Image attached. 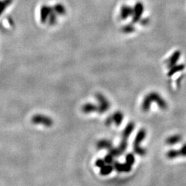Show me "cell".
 Segmentation results:
<instances>
[{
  "label": "cell",
  "instance_id": "obj_1",
  "mask_svg": "<svg viewBox=\"0 0 186 186\" xmlns=\"http://www.w3.org/2000/svg\"><path fill=\"white\" fill-rule=\"evenodd\" d=\"M152 102H155L158 105V106L162 110H165L168 108L167 102L161 97V96L157 92H152L147 94L143 99L142 104V110L146 112V113L150 109V105H151Z\"/></svg>",
  "mask_w": 186,
  "mask_h": 186
},
{
  "label": "cell",
  "instance_id": "obj_2",
  "mask_svg": "<svg viewBox=\"0 0 186 186\" xmlns=\"http://www.w3.org/2000/svg\"><path fill=\"white\" fill-rule=\"evenodd\" d=\"M146 130L141 129L137 134L133 143V149L134 152L142 156L146 155V150L140 146V143L144 140V139L146 138Z\"/></svg>",
  "mask_w": 186,
  "mask_h": 186
},
{
  "label": "cell",
  "instance_id": "obj_3",
  "mask_svg": "<svg viewBox=\"0 0 186 186\" xmlns=\"http://www.w3.org/2000/svg\"><path fill=\"white\" fill-rule=\"evenodd\" d=\"M96 98H97L99 103V106L97 110L98 113L100 114L106 113L110 107V102H109L108 99L105 98V97H104V96L102 94H101V93H97V94H96Z\"/></svg>",
  "mask_w": 186,
  "mask_h": 186
},
{
  "label": "cell",
  "instance_id": "obj_4",
  "mask_svg": "<svg viewBox=\"0 0 186 186\" xmlns=\"http://www.w3.org/2000/svg\"><path fill=\"white\" fill-rule=\"evenodd\" d=\"M113 168L119 172H129L132 170V166L128 163H121L117 161L114 162Z\"/></svg>",
  "mask_w": 186,
  "mask_h": 186
},
{
  "label": "cell",
  "instance_id": "obj_5",
  "mask_svg": "<svg viewBox=\"0 0 186 186\" xmlns=\"http://www.w3.org/2000/svg\"><path fill=\"white\" fill-rule=\"evenodd\" d=\"M143 7L142 4L141 3H137L136 4L135 7H134V16H133V22L134 23H136L138 21H139L141 17H142V15L143 13Z\"/></svg>",
  "mask_w": 186,
  "mask_h": 186
},
{
  "label": "cell",
  "instance_id": "obj_6",
  "mask_svg": "<svg viewBox=\"0 0 186 186\" xmlns=\"http://www.w3.org/2000/svg\"><path fill=\"white\" fill-rule=\"evenodd\" d=\"M180 57H181L180 51L176 50L175 52L172 54L171 57H170V59H168V68H170L172 66H175L176 63L178 62V61H179V58H180Z\"/></svg>",
  "mask_w": 186,
  "mask_h": 186
},
{
  "label": "cell",
  "instance_id": "obj_7",
  "mask_svg": "<svg viewBox=\"0 0 186 186\" xmlns=\"http://www.w3.org/2000/svg\"><path fill=\"white\" fill-rule=\"evenodd\" d=\"M134 129V123L133 122H130L125 128L122 133V139L128 140V137L130 136L131 133L133 132Z\"/></svg>",
  "mask_w": 186,
  "mask_h": 186
},
{
  "label": "cell",
  "instance_id": "obj_8",
  "mask_svg": "<svg viewBox=\"0 0 186 186\" xmlns=\"http://www.w3.org/2000/svg\"><path fill=\"white\" fill-rule=\"evenodd\" d=\"M98 106L91 103H87L83 105L82 110L86 114H90L94 112H97Z\"/></svg>",
  "mask_w": 186,
  "mask_h": 186
},
{
  "label": "cell",
  "instance_id": "obj_9",
  "mask_svg": "<svg viewBox=\"0 0 186 186\" xmlns=\"http://www.w3.org/2000/svg\"><path fill=\"white\" fill-rule=\"evenodd\" d=\"M181 136L179 134H174L167 138L165 141V143L168 144V146H174V144L179 143L181 141Z\"/></svg>",
  "mask_w": 186,
  "mask_h": 186
},
{
  "label": "cell",
  "instance_id": "obj_10",
  "mask_svg": "<svg viewBox=\"0 0 186 186\" xmlns=\"http://www.w3.org/2000/svg\"><path fill=\"white\" fill-rule=\"evenodd\" d=\"M112 118H113V123L116 126H120L123 119V114L121 112L117 111L112 115Z\"/></svg>",
  "mask_w": 186,
  "mask_h": 186
},
{
  "label": "cell",
  "instance_id": "obj_11",
  "mask_svg": "<svg viewBox=\"0 0 186 186\" xmlns=\"http://www.w3.org/2000/svg\"><path fill=\"white\" fill-rule=\"evenodd\" d=\"M134 11L133 8H131L129 6H123V8L121 10V17L123 20H126L128 17L133 14Z\"/></svg>",
  "mask_w": 186,
  "mask_h": 186
},
{
  "label": "cell",
  "instance_id": "obj_12",
  "mask_svg": "<svg viewBox=\"0 0 186 186\" xmlns=\"http://www.w3.org/2000/svg\"><path fill=\"white\" fill-rule=\"evenodd\" d=\"M97 148L98 149H107L109 150L110 149L113 145H112V143L109 140L107 139H101L99 141L97 144Z\"/></svg>",
  "mask_w": 186,
  "mask_h": 186
},
{
  "label": "cell",
  "instance_id": "obj_13",
  "mask_svg": "<svg viewBox=\"0 0 186 186\" xmlns=\"http://www.w3.org/2000/svg\"><path fill=\"white\" fill-rule=\"evenodd\" d=\"M185 66L184 64H179V65H176L172 66V68H170V70L168 71V75L169 77H171V76H173L174 75H175V74L176 72H181L184 69Z\"/></svg>",
  "mask_w": 186,
  "mask_h": 186
},
{
  "label": "cell",
  "instance_id": "obj_14",
  "mask_svg": "<svg viewBox=\"0 0 186 186\" xmlns=\"http://www.w3.org/2000/svg\"><path fill=\"white\" fill-rule=\"evenodd\" d=\"M113 166H112L111 165H105L104 166L101 168V170H100V174L101 175H108L109 174H110L112 171L113 170Z\"/></svg>",
  "mask_w": 186,
  "mask_h": 186
},
{
  "label": "cell",
  "instance_id": "obj_15",
  "mask_svg": "<svg viewBox=\"0 0 186 186\" xmlns=\"http://www.w3.org/2000/svg\"><path fill=\"white\" fill-rule=\"evenodd\" d=\"M180 156V152H179V150H170L167 152V157L170 159H173L175 158H177Z\"/></svg>",
  "mask_w": 186,
  "mask_h": 186
},
{
  "label": "cell",
  "instance_id": "obj_16",
  "mask_svg": "<svg viewBox=\"0 0 186 186\" xmlns=\"http://www.w3.org/2000/svg\"><path fill=\"white\" fill-rule=\"evenodd\" d=\"M134 161H135V158H134V156L133 154L132 153L128 154L126 156V163H128V165L132 166L134 163Z\"/></svg>",
  "mask_w": 186,
  "mask_h": 186
},
{
  "label": "cell",
  "instance_id": "obj_17",
  "mask_svg": "<svg viewBox=\"0 0 186 186\" xmlns=\"http://www.w3.org/2000/svg\"><path fill=\"white\" fill-rule=\"evenodd\" d=\"M108 150H109V154L111 155L113 157H118L122 154L120 150H119V148H115V147H112L111 148L109 149Z\"/></svg>",
  "mask_w": 186,
  "mask_h": 186
},
{
  "label": "cell",
  "instance_id": "obj_18",
  "mask_svg": "<svg viewBox=\"0 0 186 186\" xmlns=\"http://www.w3.org/2000/svg\"><path fill=\"white\" fill-rule=\"evenodd\" d=\"M127 147H128V140L122 139V140H121V142L120 143V145L118 147L119 150L123 154L125 151H126Z\"/></svg>",
  "mask_w": 186,
  "mask_h": 186
},
{
  "label": "cell",
  "instance_id": "obj_19",
  "mask_svg": "<svg viewBox=\"0 0 186 186\" xmlns=\"http://www.w3.org/2000/svg\"><path fill=\"white\" fill-rule=\"evenodd\" d=\"M122 30L125 33H133V32L134 31V26L130 25V24L126 25L123 28Z\"/></svg>",
  "mask_w": 186,
  "mask_h": 186
},
{
  "label": "cell",
  "instance_id": "obj_20",
  "mask_svg": "<svg viewBox=\"0 0 186 186\" xmlns=\"http://www.w3.org/2000/svg\"><path fill=\"white\" fill-rule=\"evenodd\" d=\"M104 160L105 163V164L110 165L112 163H114V157L111 155H110V154H108V155L105 156Z\"/></svg>",
  "mask_w": 186,
  "mask_h": 186
},
{
  "label": "cell",
  "instance_id": "obj_21",
  "mask_svg": "<svg viewBox=\"0 0 186 186\" xmlns=\"http://www.w3.org/2000/svg\"><path fill=\"white\" fill-rule=\"evenodd\" d=\"M179 152H180V156H186V143H185L184 145L181 147V148L179 150Z\"/></svg>",
  "mask_w": 186,
  "mask_h": 186
},
{
  "label": "cell",
  "instance_id": "obj_22",
  "mask_svg": "<svg viewBox=\"0 0 186 186\" xmlns=\"http://www.w3.org/2000/svg\"><path fill=\"white\" fill-rule=\"evenodd\" d=\"M96 165H97V167H99V168H102V167L104 166L105 165V163L104 161V160H102V159H98L97 160V161H96Z\"/></svg>",
  "mask_w": 186,
  "mask_h": 186
},
{
  "label": "cell",
  "instance_id": "obj_23",
  "mask_svg": "<svg viewBox=\"0 0 186 186\" xmlns=\"http://www.w3.org/2000/svg\"><path fill=\"white\" fill-rule=\"evenodd\" d=\"M113 123V118H112V116L110 117H108L106 120H105V125H106L107 126H110V125Z\"/></svg>",
  "mask_w": 186,
  "mask_h": 186
}]
</instances>
